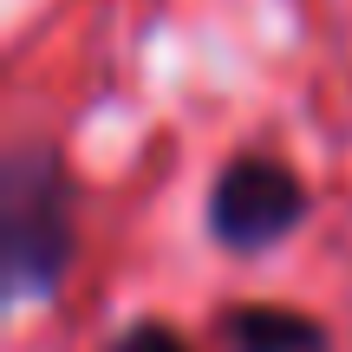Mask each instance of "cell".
<instances>
[{
    "instance_id": "1",
    "label": "cell",
    "mask_w": 352,
    "mask_h": 352,
    "mask_svg": "<svg viewBox=\"0 0 352 352\" xmlns=\"http://www.w3.org/2000/svg\"><path fill=\"white\" fill-rule=\"evenodd\" d=\"M78 261V183L65 170L59 144H13L0 164V274L7 300H59L65 274Z\"/></svg>"
},
{
    "instance_id": "2",
    "label": "cell",
    "mask_w": 352,
    "mask_h": 352,
    "mask_svg": "<svg viewBox=\"0 0 352 352\" xmlns=\"http://www.w3.org/2000/svg\"><path fill=\"white\" fill-rule=\"evenodd\" d=\"M307 215H314V189L274 151H235L202 202V228L222 254H267L300 235Z\"/></svg>"
},
{
    "instance_id": "3",
    "label": "cell",
    "mask_w": 352,
    "mask_h": 352,
    "mask_svg": "<svg viewBox=\"0 0 352 352\" xmlns=\"http://www.w3.org/2000/svg\"><path fill=\"white\" fill-rule=\"evenodd\" d=\"M215 346L222 352H333V333L300 307L235 300L215 314Z\"/></svg>"
},
{
    "instance_id": "4",
    "label": "cell",
    "mask_w": 352,
    "mask_h": 352,
    "mask_svg": "<svg viewBox=\"0 0 352 352\" xmlns=\"http://www.w3.org/2000/svg\"><path fill=\"white\" fill-rule=\"evenodd\" d=\"M104 352H196V346H189L170 320H151V314H144V320H131V327H118Z\"/></svg>"
}]
</instances>
